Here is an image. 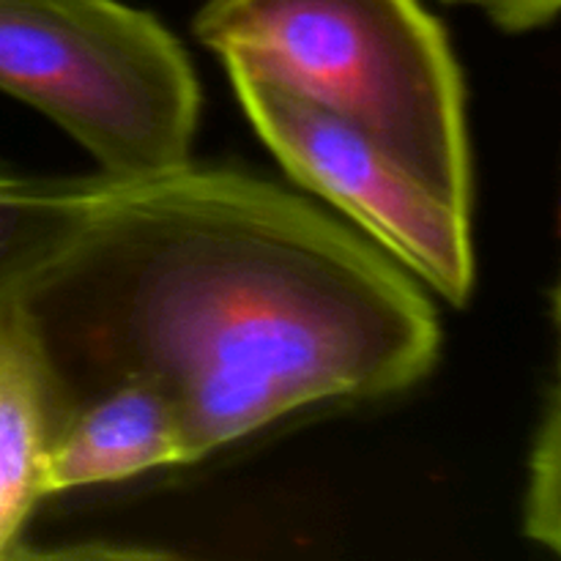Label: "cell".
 Wrapping results in <instances>:
<instances>
[{"mask_svg":"<svg viewBox=\"0 0 561 561\" xmlns=\"http://www.w3.org/2000/svg\"><path fill=\"white\" fill-rule=\"evenodd\" d=\"M66 416L47 351L22 305L0 312V559L47 499V463Z\"/></svg>","mask_w":561,"mask_h":561,"instance_id":"cell-5","label":"cell"},{"mask_svg":"<svg viewBox=\"0 0 561 561\" xmlns=\"http://www.w3.org/2000/svg\"><path fill=\"white\" fill-rule=\"evenodd\" d=\"M239 102L285 173L323 197L442 299L463 307L474 290L471 208L405 168L381 142L279 82L225 66Z\"/></svg>","mask_w":561,"mask_h":561,"instance_id":"cell-4","label":"cell"},{"mask_svg":"<svg viewBox=\"0 0 561 561\" xmlns=\"http://www.w3.org/2000/svg\"><path fill=\"white\" fill-rule=\"evenodd\" d=\"M524 535L551 553L561 551V403L551 383L537 422L524 496Z\"/></svg>","mask_w":561,"mask_h":561,"instance_id":"cell-8","label":"cell"},{"mask_svg":"<svg viewBox=\"0 0 561 561\" xmlns=\"http://www.w3.org/2000/svg\"><path fill=\"white\" fill-rule=\"evenodd\" d=\"M186 463L175 403L151 381H121L66 411L47 463V496Z\"/></svg>","mask_w":561,"mask_h":561,"instance_id":"cell-6","label":"cell"},{"mask_svg":"<svg viewBox=\"0 0 561 561\" xmlns=\"http://www.w3.org/2000/svg\"><path fill=\"white\" fill-rule=\"evenodd\" d=\"M20 305L66 411L157 383L186 463L316 405L405 392L442 351L427 296L370 239L299 192L192 162L124 181Z\"/></svg>","mask_w":561,"mask_h":561,"instance_id":"cell-1","label":"cell"},{"mask_svg":"<svg viewBox=\"0 0 561 561\" xmlns=\"http://www.w3.org/2000/svg\"><path fill=\"white\" fill-rule=\"evenodd\" d=\"M195 36L381 142L471 208L466 88L420 0H206Z\"/></svg>","mask_w":561,"mask_h":561,"instance_id":"cell-2","label":"cell"},{"mask_svg":"<svg viewBox=\"0 0 561 561\" xmlns=\"http://www.w3.org/2000/svg\"><path fill=\"white\" fill-rule=\"evenodd\" d=\"M480 9L504 33H531L557 20L561 0H444Z\"/></svg>","mask_w":561,"mask_h":561,"instance_id":"cell-9","label":"cell"},{"mask_svg":"<svg viewBox=\"0 0 561 561\" xmlns=\"http://www.w3.org/2000/svg\"><path fill=\"white\" fill-rule=\"evenodd\" d=\"M0 91L146 181L192 162L201 85L179 38L121 0H0Z\"/></svg>","mask_w":561,"mask_h":561,"instance_id":"cell-3","label":"cell"},{"mask_svg":"<svg viewBox=\"0 0 561 561\" xmlns=\"http://www.w3.org/2000/svg\"><path fill=\"white\" fill-rule=\"evenodd\" d=\"M121 184L107 173L33 175L0 164V312L31 294Z\"/></svg>","mask_w":561,"mask_h":561,"instance_id":"cell-7","label":"cell"}]
</instances>
